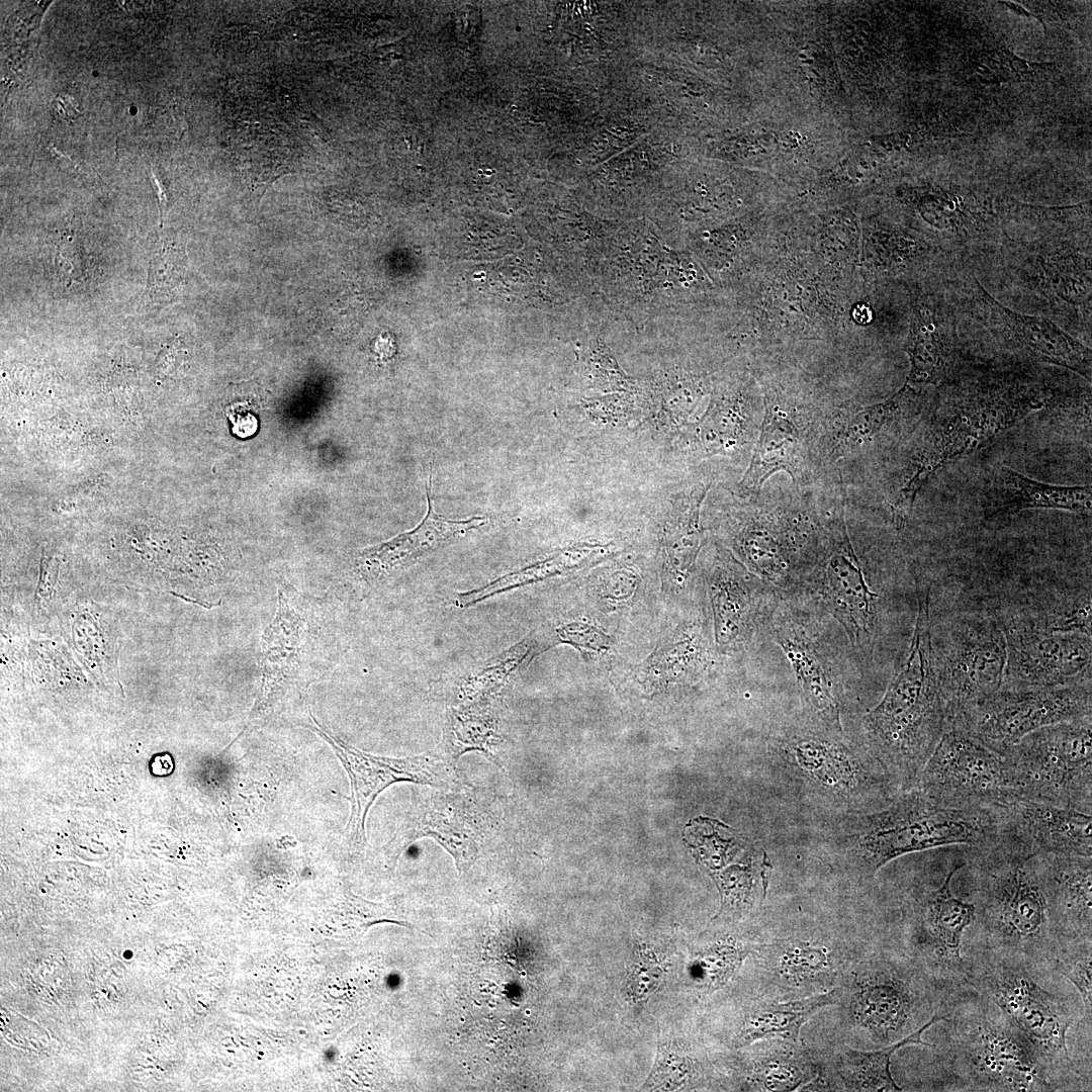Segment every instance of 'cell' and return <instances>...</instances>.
Wrapping results in <instances>:
<instances>
[{"mask_svg": "<svg viewBox=\"0 0 1092 1092\" xmlns=\"http://www.w3.org/2000/svg\"><path fill=\"white\" fill-rule=\"evenodd\" d=\"M942 1040L930 1043L939 1068L932 1090L1063 1091L1038 1053L985 996L970 986L950 1004Z\"/></svg>", "mask_w": 1092, "mask_h": 1092, "instance_id": "6da1fadb", "label": "cell"}, {"mask_svg": "<svg viewBox=\"0 0 1092 1092\" xmlns=\"http://www.w3.org/2000/svg\"><path fill=\"white\" fill-rule=\"evenodd\" d=\"M862 725L864 746L896 787L913 789L949 726L933 663L928 592L919 596L909 654Z\"/></svg>", "mask_w": 1092, "mask_h": 1092, "instance_id": "7a4b0ae2", "label": "cell"}, {"mask_svg": "<svg viewBox=\"0 0 1092 1092\" xmlns=\"http://www.w3.org/2000/svg\"><path fill=\"white\" fill-rule=\"evenodd\" d=\"M999 835L995 807L949 804L915 787L881 809L848 814L834 842L848 868L870 879L907 853L952 844L986 846Z\"/></svg>", "mask_w": 1092, "mask_h": 1092, "instance_id": "3957f363", "label": "cell"}, {"mask_svg": "<svg viewBox=\"0 0 1092 1092\" xmlns=\"http://www.w3.org/2000/svg\"><path fill=\"white\" fill-rule=\"evenodd\" d=\"M967 985L997 1005L1032 1044L1063 1090H1091V1072L1072 1058L1069 1033L1083 1023L1074 994L1046 983L1053 968L970 944Z\"/></svg>", "mask_w": 1092, "mask_h": 1092, "instance_id": "277c9868", "label": "cell"}, {"mask_svg": "<svg viewBox=\"0 0 1092 1092\" xmlns=\"http://www.w3.org/2000/svg\"><path fill=\"white\" fill-rule=\"evenodd\" d=\"M971 848L973 944L1053 968L1057 944L1034 855L1003 837Z\"/></svg>", "mask_w": 1092, "mask_h": 1092, "instance_id": "5b68a950", "label": "cell"}, {"mask_svg": "<svg viewBox=\"0 0 1092 1092\" xmlns=\"http://www.w3.org/2000/svg\"><path fill=\"white\" fill-rule=\"evenodd\" d=\"M1044 403L1039 391L1017 384L972 389L951 404L947 402L933 416L915 457L912 475L896 497V527L905 526L918 491L934 472L981 448Z\"/></svg>", "mask_w": 1092, "mask_h": 1092, "instance_id": "8992f818", "label": "cell"}, {"mask_svg": "<svg viewBox=\"0 0 1092 1092\" xmlns=\"http://www.w3.org/2000/svg\"><path fill=\"white\" fill-rule=\"evenodd\" d=\"M772 752L806 791L827 805L849 813L881 809L901 793L863 746L834 736L789 731L778 736Z\"/></svg>", "mask_w": 1092, "mask_h": 1092, "instance_id": "52a82bcc", "label": "cell"}, {"mask_svg": "<svg viewBox=\"0 0 1092 1092\" xmlns=\"http://www.w3.org/2000/svg\"><path fill=\"white\" fill-rule=\"evenodd\" d=\"M1092 720L1036 729L1004 753L1016 793L1092 814Z\"/></svg>", "mask_w": 1092, "mask_h": 1092, "instance_id": "ba28073f", "label": "cell"}, {"mask_svg": "<svg viewBox=\"0 0 1092 1092\" xmlns=\"http://www.w3.org/2000/svg\"><path fill=\"white\" fill-rule=\"evenodd\" d=\"M1090 675L1057 686H1002L958 714L948 728L959 729L1003 755L1036 729L1092 716Z\"/></svg>", "mask_w": 1092, "mask_h": 1092, "instance_id": "9c48e42d", "label": "cell"}, {"mask_svg": "<svg viewBox=\"0 0 1092 1092\" xmlns=\"http://www.w3.org/2000/svg\"><path fill=\"white\" fill-rule=\"evenodd\" d=\"M931 648L949 724L1002 687L1006 639L996 620L974 615L956 618L935 637L931 634Z\"/></svg>", "mask_w": 1092, "mask_h": 1092, "instance_id": "30bf717a", "label": "cell"}, {"mask_svg": "<svg viewBox=\"0 0 1092 1092\" xmlns=\"http://www.w3.org/2000/svg\"><path fill=\"white\" fill-rule=\"evenodd\" d=\"M915 787L961 806L993 807L1017 795L1004 755L956 728L943 733Z\"/></svg>", "mask_w": 1092, "mask_h": 1092, "instance_id": "8fae6325", "label": "cell"}, {"mask_svg": "<svg viewBox=\"0 0 1092 1092\" xmlns=\"http://www.w3.org/2000/svg\"><path fill=\"white\" fill-rule=\"evenodd\" d=\"M309 719V728L332 747L349 777L351 813L346 834L348 844L355 849L366 844L368 811L377 796L390 785L405 781L445 788L461 785L455 762L445 755L425 753L398 758L370 754L332 734L311 714Z\"/></svg>", "mask_w": 1092, "mask_h": 1092, "instance_id": "7c38bea8", "label": "cell"}, {"mask_svg": "<svg viewBox=\"0 0 1092 1092\" xmlns=\"http://www.w3.org/2000/svg\"><path fill=\"white\" fill-rule=\"evenodd\" d=\"M965 862L954 864L933 889H915L906 899L904 916L913 958L950 985L967 986L963 937L975 920L972 902L954 896L951 882Z\"/></svg>", "mask_w": 1092, "mask_h": 1092, "instance_id": "4fadbf2b", "label": "cell"}, {"mask_svg": "<svg viewBox=\"0 0 1092 1092\" xmlns=\"http://www.w3.org/2000/svg\"><path fill=\"white\" fill-rule=\"evenodd\" d=\"M1000 624L1007 651L1002 686L1064 685L1090 672V635L1051 631L1031 617H1012Z\"/></svg>", "mask_w": 1092, "mask_h": 1092, "instance_id": "5bb4252c", "label": "cell"}, {"mask_svg": "<svg viewBox=\"0 0 1092 1092\" xmlns=\"http://www.w3.org/2000/svg\"><path fill=\"white\" fill-rule=\"evenodd\" d=\"M296 595L278 589V608L262 638L260 693L247 725L264 719L301 685L312 654V633L302 603Z\"/></svg>", "mask_w": 1092, "mask_h": 1092, "instance_id": "9a60e30c", "label": "cell"}, {"mask_svg": "<svg viewBox=\"0 0 1092 1092\" xmlns=\"http://www.w3.org/2000/svg\"><path fill=\"white\" fill-rule=\"evenodd\" d=\"M994 807L1000 819L999 836L1012 840L1031 855H1092L1091 814L1019 795Z\"/></svg>", "mask_w": 1092, "mask_h": 1092, "instance_id": "2e32d148", "label": "cell"}, {"mask_svg": "<svg viewBox=\"0 0 1092 1092\" xmlns=\"http://www.w3.org/2000/svg\"><path fill=\"white\" fill-rule=\"evenodd\" d=\"M820 592L825 605L842 625L851 644L864 657H870L877 636L879 597L872 592L866 580L844 519L833 531Z\"/></svg>", "mask_w": 1092, "mask_h": 1092, "instance_id": "e0dca14e", "label": "cell"}, {"mask_svg": "<svg viewBox=\"0 0 1092 1092\" xmlns=\"http://www.w3.org/2000/svg\"><path fill=\"white\" fill-rule=\"evenodd\" d=\"M1034 857L1057 949L1092 939L1091 856L1050 852Z\"/></svg>", "mask_w": 1092, "mask_h": 1092, "instance_id": "ac0fdd59", "label": "cell"}, {"mask_svg": "<svg viewBox=\"0 0 1092 1092\" xmlns=\"http://www.w3.org/2000/svg\"><path fill=\"white\" fill-rule=\"evenodd\" d=\"M427 484L428 510L421 523L414 529L362 550L356 558V568L362 578L378 580L386 577L420 557L444 545L447 541L477 529L487 523L483 516L466 520H450L433 509Z\"/></svg>", "mask_w": 1092, "mask_h": 1092, "instance_id": "d6986e66", "label": "cell"}, {"mask_svg": "<svg viewBox=\"0 0 1092 1092\" xmlns=\"http://www.w3.org/2000/svg\"><path fill=\"white\" fill-rule=\"evenodd\" d=\"M396 845L399 851L416 839L433 837L453 857L459 874L478 852L479 834L466 802L460 796L436 794L418 803Z\"/></svg>", "mask_w": 1092, "mask_h": 1092, "instance_id": "ffe728a7", "label": "cell"}, {"mask_svg": "<svg viewBox=\"0 0 1092 1092\" xmlns=\"http://www.w3.org/2000/svg\"><path fill=\"white\" fill-rule=\"evenodd\" d=\"M980 298L1009 338L1038 361L1052 363L1091 379V351L1052 321L1014 311L984 290Z\"/></svg>", "mask_w": 1092, "mask_h": 1092, "instance_id": "44dd1931", "label": "cell"}, {"mask_svg": "<svg viewBox=\"0 0 1092 1092\" xmlns=\"http://www.w3.org/2000/svg\"><path fill=\"white\" fill-rule=\"evenodd\" d=\"M1090 485H1053L1028 478L1000 466L986 490L984 514L987 518L1010 516L1027 509H1058L1091 515Z\"/></svg>", "mask_w": 1092, "mask_h": 1092, "instance_id": "7402d4cb", "label": "cell"}, {"mask_svg": "<svg viewBox=\"0 0 1092 1092\" xmlns=\"http://www.w3.org/2000/svg\"><path fill=\"white\" fill-rule=\"evenodd\" d=\"M776 639L791 663L811 712L825 727L841 734L839 707L811 639L790 621L777 626Z\"/></svg>", "mask_w": 1092, "mask_h": 1092, "instance_id": "603a6c76", "label": "cell"}, {"mask_svg": "<svg viewBox=\"0 0 1092 1092\" xmlns=\"http://www.w3.org/2000/svg\"><path fill=\"white\" fill-rule=\"evenodd\" d=\"M802 451L797 428L779 411L767 408L760 435L739 488L746 495H757L765 479L784 470L795 480L801 476Z\"/></svg>", "mask_w": 1092, "mask_h": 1092, "instance_id": "cb8c5ba5", "label": "cell"}, {"mask_svg": "<svg viewBox=\"0 0 1092 1092\" xmlns=\"http://www.w3.org/2000/svg\"><path fill=\"white\" fill-rule=\"evenodd\" d=\"M839 998L840 992L835 989L806 999L763 1005L747 1015L736 1044L746 1045L771 1037L797 1041L802 1026L821 1008L837 1004Z\"/></svg>", "mask_w": 1092, "mask_h": 1092, "instance_id": "d4e9b609", "label": "cell"}, {"mask_svg": "<svg viewBox=\"0 0 1092 1092\" xmlns=\"http://www.w3.org/2000/svg\"><path fill=\"white\" fill-rule=\"evenodd\" d=\"M945 1015H935L923 1026L901 1040L876 1051H856L846 1049L839 1057L838 1074L845 1088L851 1091H901L892 1077L891 1057L905 1045L930 1048L921 1036L932 1025L943 1020Z\"/></svg>", "mask_w": 1092, "mask_h": 1092, "instance_id": "484cf974", "label": "cell"}, {"mask_svg": "<svg viewBox=\"0 0 1092 1092\" xmlns=\"http://www.w3.org/2000/svg\"><path fill=\"white\" fill-rule=\"evenodd\" d=\"M488 705L489 702L467 704L448 711L442 740L445 756L456 762L462 754L476 750L498 761L499 721Z\"/></svg>", "mask_w": 1092, "mask_h": 1092, "instance_id": "4316f807", "label": "cell"}, {"mask_svg": "<svg viewBox=\"0 0 1092 1092\" xmlns=\"http://www.w3.org/2000/svg\"><path fill=\"white\" fill-rule=\"evenodd\" d=\"M707 488L699 486L675 500L664 534L666 571L677 582L688 575L701 544L700 508Z\"/></svg>", "mask_w": 1092, "mask_h": 1092, "instance_id": "83f0119b", "label": "cell"}, {"mask_svg": "<svg viewBox=\"0 0 1092 1092\" xmlns=\"http://www.w3.org/2000/svg\"><path fill=\"white\" fill-rule=\"evenodd\" d=\"M548 644L535 635L528 636L471 672L459 689V700L465 704L490 702L510 677L525 667Z\"/></svg>", "mask_w": 1092, "mask_h": 1092, "instance_id": "f1b7e54d", "label": "cell"}, {"mask_svg": "<svg viewBox=\"0 0 1092 1092\" xmlns=\"http://www.w3.org/2000/svg\"><path fill=\"white\" fill-rule=\"evenodd\" d=\"M910 361L908 384L911 386L936 384L946 373L950 345L934 308L923 309L915 320Z\"/></svg>", "mask_w": 1092, "mask_h": 1092, "instance_id": "f546056e", "label": "cell"}, {"mask_svg": "<svg viewBox=\"0 0 1092 1092\" xmlns=\"http://www.w3.org/2000/svg\"><path fill=\"white\" fill-rule=\"evenodd\" d=\"M772 866L764 851L747 861L713 875L721 894V912L743 914L761 905L768 888Z\"/></svg>", "mask_w": 1092, "mask_h": 1092, "instance_id": "4dcf8cb0", "label": "cell"}, {"mask_svg": "<svg viewBox=\"0 0 1092 1092\" xmlns=\"http://www.w3.org/2000/svg\"><path fill=\"white\" fill-rule=\"evenodd\" d=\"M717 643L736 645L749 629L754 614V599L741 579L719 575L711 587Z\"/></svg>", "mask_w": 1092, "mask_h": 1092, "instance_id": "1f68e13d", "label": "cell"}, {"mask_svg": "<svg viewBox=\"0 0 1092 1092\" xmlns=\"http://www.w3.org/2000/svg\"><path fill=\"white\" fill-rule=\"evenodd\" d=\"M687 838L696 858L711 870L723 868L746 851L734 830L716 819L696 818L687 828Z\"/></svg>", "mask_w": 1092, "mask_h": 1092, "instance_id": "d6a6232c", "label": "cell"}, {"mask_svg": "<svg viewBox=\"0 0 1092 1092\" xmlns=\"http://www.w3.org/2000/svg\"><path fill=\"white\" fill-rule=\"evenodd\" d=\"M589 553V549L567 550L532 566L502 576L479 588L456 596V605L465 608L475 605L494 595L563 572L578 564Z\"/></svg>", "mask_w": 1092, "mask_h": 1092, "instance_id": "836d02e7", "label": "cell"}, {"mask_svg": "<svg viewBox=\"0 0 1092 1092\" xmlns=\"http://www.w3.org/2000/svg\"><path fill=\"white\" fill-rule=\"evenodd\" d=\"M1041 269L1043 285L1056 297L1077 305L1090 302L1091 273L1087 259L1057 255L1043 261Z\"/></svg>", "mask_w": 1092, "mask_h": 1092, "instance_id": "e575fe53", "label": "cell"}, {"mask_svg": "<svg viewBox=\"0 0 1092 1092\" xmlns=\"http://www.w3.org/2000/svg\"><path fill=\"white\" fill-rule=\"evenodd\" d=\"M1092 939L1058 947L1053 969L1079 993L1083 1004L1084 1028L1091 1033L1092 1019Z\"/></svg>", "mask_w": 1092, "mask_h": 1092, "instance_id": "d590c367", "label": "cell"}, {"mask_svg": "<svg viewBox=\"0 0 1092 1092\" xmlns=\"http://www.w3.org/2000/svg\"><path fill=\"white\" fill-rule=\"evenodd\" d=\"M916 395L917 392L913 389V386L906 384L889 400L862 411L851 420L845 431V439L850 444H853L874 436L884 426L907 412Z\"/></svg>", "mask_w": 1092, "mask_h": 1092, "instance_id": "8d00e7d4", "label": "cell"}, {"mask_svg": "<svg viewBox=\"0 0 1092 1092\" xmlns=\"http://www.w3.org/2000/svg\"><path fill=\"white\" fill-rule=\"evenodd\" d=\"M814 1072L802 1057L787 1053L760 1061L756 1081L766 1091H791L810 1081Z\"/></svg>", "mask_w": 1092, "mask_h": 1092, "instance_id": "74e56055", "label": "cell"}, {"mask_svg": "<svg viewBox=\"0 0 1092 1092\" xmlns=\"http://www.w3.org/2000/svg\"><path fill=\"white\" fill-rule=\"evenodd\" d=\"M785 950L781 959V970L789 976H810L829 967L826 951L808 942H792Z\"/></svg>", "mask_w": 1092, "mask_h": 1092, "instance_id": "f35d334b", "label": "cell"}, {"mask_svg": "<svg viewBox=\"0 0 1092 1092\" xmlns=\"http://www.w3.org/2000/svg\"><path fill=\"white\" fill-rule=\"evenodd\" d=\"M556 633L560 641L572 645L583 654L597 655L611 645V638L607 634L585 623L563 625Z\"/></svg>", "mask_w": 1092, "mask_h": 1092, "instance_id": "ab89813d", "label": "cell"}, {"mask_svg": "<svg viewBox=\"0 0 1092 1092\" xmlns=\"http://www.w3.org/2000/svg\"><path fill=\"white\" fill-rule=\"evenodd\" d=\"M740 959L739 950L732 946L712 949L700 960L702 974L711 983H720L729 977Z\"/></svg>", "mask_w": 1092, "mask_h": 1092, "instance_id": "60d3db41", "label": "cell"}, {"mask_svg": "<svg viewBox=\"0 0 1092 1092\" xmlns=\"http://www.w3.org/2000/svg\"><path fill=\"white\" fill-rule=\"evenodd\" d=\"M662 977L661 966L648 953L640 952L634 964L630 989L635 999L648 997L658 986Z\"/></svg>", "mask_w": 1092, "mask_h": 1092, "instance_id": "b9f144b4", "label": "cell"}, {"mask_svg": "<svg viewBox=\"0 0 1092 1092\" xmlns=\"http://www.w3.org/2000/svg\"><path fill=\"white\" fill-rule=\"evenodd\" d=\"M690 1073V1064L685 1059L672 1058L664 1060L654 1073V1085L664 1090H672L680 1086Z\"/></svg>", "mask_w": 1092, "mask_h": 1092, "instance_id": "7bdbcfd3", "label": "cell"}]
</instances>
